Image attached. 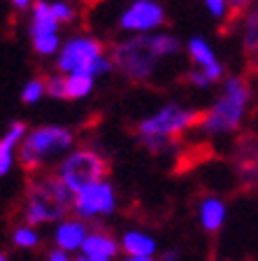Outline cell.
Masks as SVG:
<instances>
[{"label": "cell", "instance_id": "3", "mask_svg": "<svg viewBox=\"0 0 258 261\" xmlns=\"http://www.w3.org/2000/svg\"><path fill=\"white\" fill-rule=\"evenodd\" d=\"M200 110L182 100H167L135 124V140L149 154H167L186 133L198 128Z\"/></svg>", "mask_w": 258, "mask_h": 261}, {"label": "cell", "instance_id": "16", "mask_svg": "<svg viewBox=\"0 0 258 261\" xmlns=\"http://www.w3.org/2000/svg\"><path fill=\"white\" fill-rule=\"evenodd\" d=\"M119 247L124 256H158V240L145 228L130 226L119 236Z\"/></svg>", "mask_w": 258, "mask_h": 261}, {"label": "cell", "instance_id": "15", "mask_svg": "<svg viewBox=\"0 0 258 261\" xmlns=\"http://www.w3.org/2000/svg\"><path fill=\"white\" fill-rule=\"evenodd\" d=\"M195 217L205 233L216 236L228 222V203L216 194H205L195 203Z\"/></svg>", "mask_w": 258, "mask_h": 261}, {"label": "cell", "instance_id": "7", "mask_svg": "<svg viewBox=\"0 0 258 261\" xmlns=\"http://www.w3.org/2000/svg\"><path fill=\"white\" fill-rule=\"evenodd\" d=\"M51 175L59 179L65 189H70L72 194L79 191L81 187L100 182V179L109 177V161L107 156L93 145H77L75 149L65 154L54 168Z\"/></svg>", "mask_w": 258, "mask_h": 261}, {"label": "cell", "instance_id": "33", "mask_svg": "<svg viewBox=\"0 0 258 261\" xmlns=\"http://www.w3.org/2000/svg\"><path fill=\"white\" fill-rule=\"evenodd\" d=\"M89 3H96V0H89Z\"/></svg>", "mask_w": 258, "mask_h": 261}, {"label": "cell", "instance_id": "22", "mask_svg": "<svg viewBox=\"0 0 258 261\" xmlns=\"http://www.w3.org/2000/svg\"><path fill=\"white\" fill-rule=\"evenodd\" d=\"M42 98H47L44 77H31L21 87V103L23 105H38Z\"/></svg>", "mask_w": 258, "mask_h": 261}, {"label": "cell", "instance_id": "24", "mask_svg": "<svg viewBox=\"0 0 258 261\" xmlns=\"http://www.w3.org/2000/svg\"><path fill=\"white\" fill-rule=\"evenodd\" d=\"M44 87H47V98L65 100V75L63 72H51L44 77Z\"/></svg>", "mask_w": 258, "mask_h": 261}, {"label": "cell", "instance_id": "14", "mask_svg": "<svg viewBox=\"0 0 258 261\" xmlns=\"http://www.w3.org/2000/svg\"><path fill=\"white\" fill-rule=\"evenodd\" d=\"M79 254L86 261H119L121 256L119 238L105 226H91Z\"/></svg>", "mask_w": 258, "mask_h": 261}, {"label": "cell", "instance_id": "20", "mask_svg": "<svg viewBox=\"0 0 258 261\" xmlns=\"http://www.w3.org/2000/svg\"><path fill=\"white\" fill-rule=\"evenodd\" d=\"M98 80L89 75H65V100H86L93 96Z\"/></svg>", "mask_w": 258, "mask_h": 261}, {"label": "cell", "instance_id": "18", "mask_svg": "<svg viewBox=\"0 0 258 261\" xmlns=\"http://www.w3.org/2000/svg\"><path fill=\"white\" fill-rule=\"evenodd\" d=\"M235 163L244 182H256L258 179V138L244 136L235 145Z\"/></svg>", "mask_w": 258, "mask_h": 261}, {"label": "cell", "instance_id": "11", "mask_svg": "<svg viewBox=\"0 0 258 261\" xmlns=\"http://www.w3.org/2000/svg\"><path fill=\"white\" fill-rule=\"evenodd\" d=\"M184 51H186L191 65H193L195 70L203 72L212 84L219 87L221 82H223V77H226V63L219 59L214 44H212L207 38H203V35L188 38L186 44H184Z\"/></svg>", "mask_w": 258, "mask_h": 261}, {"label": "cell", "instance_id": "27", "mask_svg": "<svg viewBox=\"0 0 258 261\" xmlns=\"http://www.w3.org/2000/svg\"><path fill=\"white\" fill-rule=\"evenodd\" d=\"M231 3V10H233V14L235 16H240L242 12H247L249 7H253L258 3V0H228Z\"/></svg>", "mask_w": 258, "mask_h": 261}, {"label": "cell", "instance_id": "17", "mask_svg": "<svg viewBox=\"0 0 258 261\" xmlns=\"http://www.w3.org/2000/svg\"><path fill=\"white\" fill-rule=\"evenodd\" d=\"M240 47L251 65H258V3L240 14Z\"/></svg>", "mask_w": 258, "mask_h": 261}, {"label": "cell", "instance_id": "6", "mask_svg": "<svg viewBox=\"0 0 258 261\" xmlns=\"http://www.w3.org/2000/svg\"><path fill=\"white\" fill-rule=\"evenodd\" d=\"M54 63L56 72L63 75H89L93 80H102L114 72V61L107 44L89 31H77L63 38Z\"/></svg>", "mask_w": 258, "mask_h": 261}, {"label": "cell", "instance_id": "5", "mask_svg": "<svg viewBox=\"0 0 258 261\" xmlns=\"http://www.w3.org/2000/svg\"><path fill=\"white\" fill-rule=\"evenodd\" d=\"M77 147V133L63 124L31 126L19 147V166L28 175L51 173L56 163Z\"/></svg>", "mask_w": 258, "mask_h": 261}, {"label": "cell", "instance_id": "13", "mask_svg": "<svg viewBox=\"0 0 258 261\" xmlns=\"http://www.w3.org/2000/svg\"><path fill=\"white\" fill-rule=\"evenodd\" d=\"M31 126L21 119H12L0 133V179L14 173L16 163H19V147L26 138Z\"/></svg>", "mask_w": 258, "mask_h": 261}, {"label": "cell", "instance_id": "4", "mask_svg": "<svg viewBox=\"0 0 258 261\" xmlns=\"http://www.w3.org/2000/svg\"><path fill=\"white\" fill-rule=\"evenodd\" d=\"M72 210V191L65 189L51 173H38L28 177L23 189L19 217L21 222L33 226H54L56 222L65 219Z\"/></svg>", "mask_w": 258, "mask_h": 261}, {"label": "cell", "instance_id": "25", "mask_svg": "<svg viewBox=\"0 0 258 261\" xmlns=\"http://www.w3.org/2000/svg\"><path fill=\"white\" fill-rule=\"evenodd\" d=\"M184 80H186V84L193 89V91H207V89L216 87V84H212V82L207 80V77H205L200 70H195V68H191V70L184 75Z\"/></svg>", "mask_w": 258, "mask_h": 261}, {"label": "cell", "instance_id": "1", "mask_svg": "<svg viewBox=\"0 0 258 261\" xmlns=\"http://www.w3.org/2000/svg\"><path fill=\"white\" fill-rule=\"evenodd\" d=\"M184 51L182 40L170 31L151 35H124L109 47L114 72L130 84H151L163 75L167 61L179 59Z\"/></svg>", "mask_w": 258, "mask_h": 261}, {"label": "cell", "instance_id": "30", "mask_svg": "<svg viewBox=\"0 0 258 261\" xmlns=\"http://www.w3.org/2000/svg\"><path fill=\"white\" fill-rule=\"evenodd\" d=\"M119 261H158L156 256H119Z\"/></svg>", "mask_w": 258, "mask_h": 261}, {"label": "cell", "instance_id": "10", "mask_svg": "<svg viewBox=\"0 0 258 261\" xmlns=\"http://www.w3.org/2000/svg\"><path fill=\"white\" fill-rule=\"evenodd\" d=\"M167 14L158 0H126L117 12V31L124 35H151L165 28Z\"/></svg>", "mask_w": 258, "mask_h": 261}, {"label": "cell", "instance_id": "19", "mask_svg": "<svg viewBox=\"0 0 258 261\" xmlns=\"http://www.w3.org/2000/svg\"><path fill=\"white\" fill-rule=\"evenodd\" d=\"M10 243H12V247L19 252H35L42 247L44 233H42V228L33 226V224L16 222L10 231Z\"/></svg>", "mask_w": 258, "mask_h": 261}, {"label": "cell", "instance_id": "28", "mask_svg": "<svg viewBox=\"0 0 258 261\" xmlns=\"http://www.w3.org/2000/svg\"><path fill=\"white\" fill-rule=\"evenodd\" d=\"M156 259L158 261H182V250H177V247H170V250H165V252H158Z\"/></svg>", "mask_w": 258, "mask_h": 261}, {"label": "cell", "instance_id": "29", "mask_svg": "<svg viewBox=\"0 0 258 261\" xmlns=\"http://www.w3.org/2000/svg\"><path fill=\"white\" fill-rule=\"evenodd\" d=\"M44 261H72V254H65V252L51 247V250L44 254Z\"/></svg>", "mask_w": 258, "mask_h": 261}, {"label": "cell", "instance_id": "2", "mask_svg": "<svg viewBox=\"0 0 258 261\" xmlns=\"http://www.w3.org/2000/svg\"><path fill=\"white\" fill-rule=\"evenodd\" d=\"M253 89L244 75H226L212 103L200 110L198 133L207 140L231 138L244 128L251 112Z\"/></svg>", "mask_w": 258, "mask_h": 261}, {"label": "cell", "instance_id": "8", "mask_svg": "<svg viewBox=\"0 0 258 261\" xmlns=\"http://www.w3.org/2000/svg\"><path fill=\"white\" fill-rule=\"evenodd\" d=\"M119 210V191L112 179H100L93 185L81 187L72 194L70 215L79 217L89 226H102L105 219H112Z\"/></svg>", "mask_w": 258, "mask_h": 261}, {"label": "cell", "instance_id": "9", "mask_svg": "<svg viewBox=\"0 0 258 261\" xmlns=\"http://www.w3.org/2000/svg\"><path fill=\"white\" fill-rule=\"evenodd\" d=\"M61 23L56 21V16L51 14V5L49 0H38L33 10L28 12V40L40 59H56L61 44H63V35H61Z\"/></svg>", "mask_w": 258, "mask_h": 261}, {"label": "cell", "instance_id": "21", "mask_svg": "<svg viewBox=\"0 0 258 261\" xmlns=\"http://www.w3.org/2000/svg\"><path fill=\"white\" fill-rule=\"evenodd\" d=\"M49 5H51V14L56 16L61 26H70L79 19V10L72 0H49Z\"/></svg>", "mask_w": 258, "mask_h": 261}, {"label": "cell", "instance_id": "23", "mask_svg": "<svg viewBox=\"0 0 258 261\" xmlns=\"http://www.w3.org/2000/svg\"><path fill=\"white\" fill-rule=\"evenodd\" d=\"M203 3H205V10L210 12V16L219 23H226L231 16H235L228 0H203Z\"/></svg>", "mask_w": 258, "mask_h": 261}, {"label": "cell", "instance_id": "31", "mask_svg": "<svg viewBox=\"0 0 258 261\" xmlns=\"http://www.w3.org/2000/svg\"><path fill=\"white\" fill-rule=\"evenodd\" d=\"M0 261H10V256H7V252L0 250Z\"/></svg>", "mask_w": 258, "mask_h": 261}, {"label": "cell", "instance_id": "26", "mask_svg": "<svg viewBox=\"0 0 258 261\" xmlns=\"http://www.w3.org/2000/svg\"><path fill=\"white\" fill-rule=\"evenodd\" d=\"M7 3H10V7L16 12V14H28L38 0H7Z\"/></svg>", "mask_w": 258, "mask_h": 261}, {"label": "cell", "instance_id": "12", "mask_svg": "<svg viewBox=\"0 0 258 261\" xmlns=\"http://www.w3.org/2000/svg\"><path fill=\"white\" fill-rule=\"evenodd\" d=\"M91 226L86 222H81L75 215H68L65 219L56 222L49 231V240H51V247L65 252V254H79L81 247H84V240L89 236Z\"/></svg>", "mask_w": 258, "mask_h": 261}, {"label": "cell", "instance_id": "32", "mask_svg": "<svg viewBox=\"0 0 258 261\" xmlns=\"http://www.w3.org/2000/svg\"><path fill=\"white\" fill-rule=\"evenodd\" d=\"M72 261H86V259L81 254H75V256H72Z\"/></svg>", "mask_w": 258, "mask_h": 261}]
</instances>
